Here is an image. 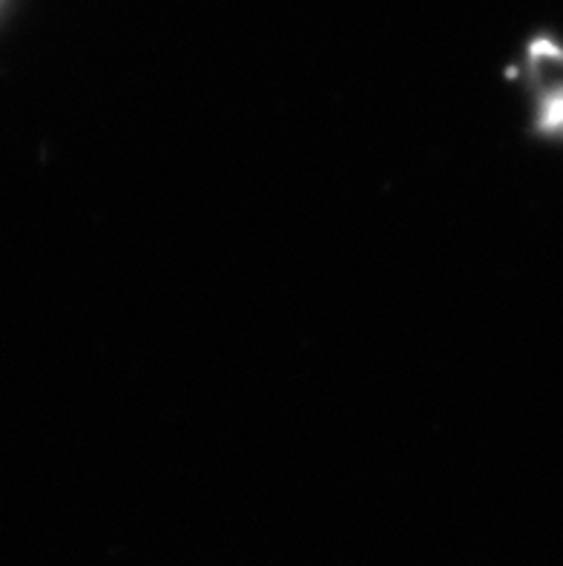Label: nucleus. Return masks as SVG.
Wrapping results in <instances>:
<instances>
[{"label":"nucleus","instance_id":"f257e3e1","mask_svg":"<svg viewBox=\"0 0 563 566\" xmlns=\"http://www.w3.org/2000/svg\"><path fill=\"white\" fill-rule=\"evenodd\" d=\"M532 133L543 142L563 144V38L538 32L523 50Z\"/></svg>","mask_w":563,"mask_h":566}]
</instances>
